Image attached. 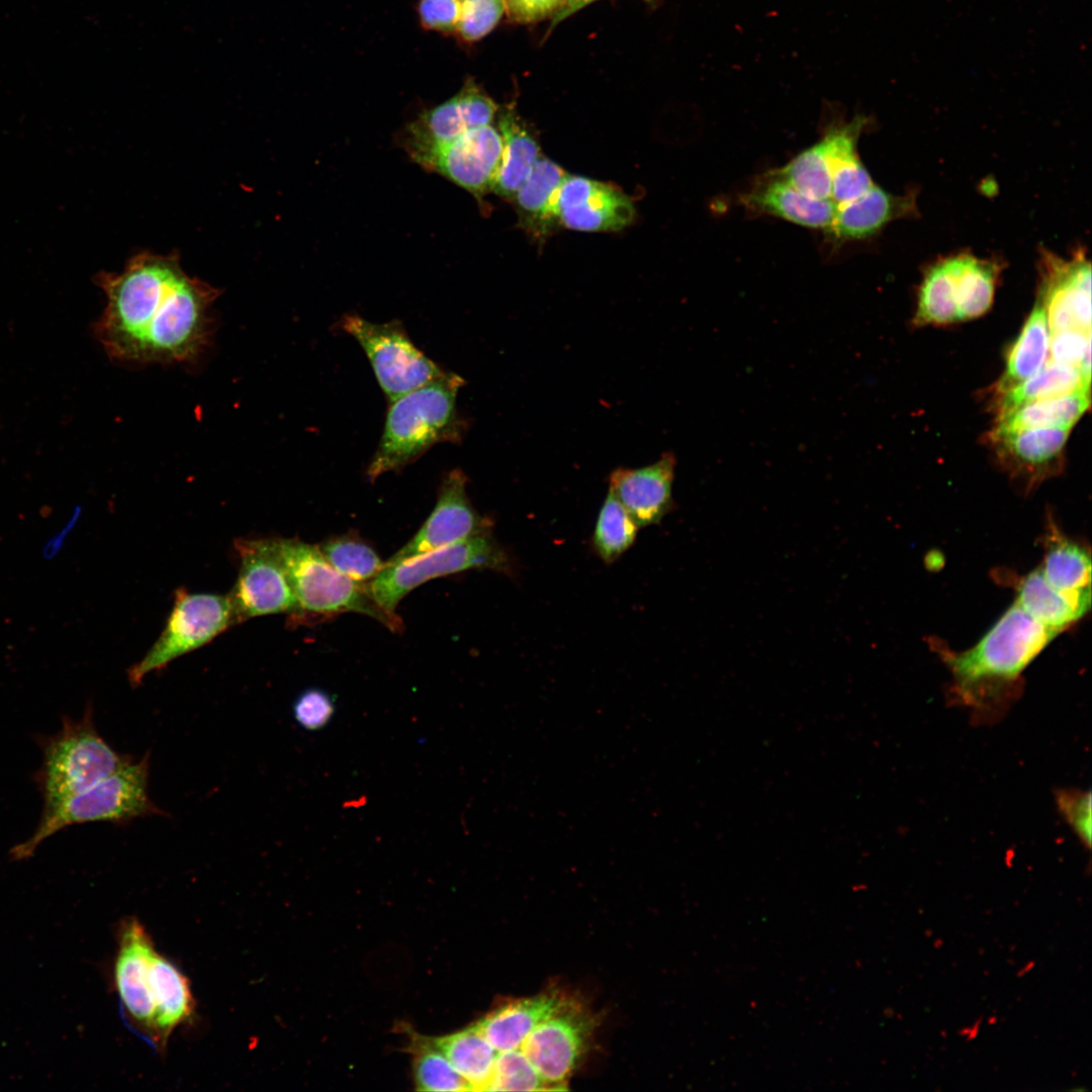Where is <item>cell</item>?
<instances>
[{
  "label": "cell",
  "mask_w": 1092,
  "mask_h": 1092,
  "mask_svg": "<svg viewBox=\"0 0 1092 1092\" xmlns=\"http://www.w3.org/2000/svg\"><path fill=\"white\" fill-rule=\"evenodd\" d=\"M96 281L106 296L96 333L113 359L185 361L205 347L219 291L189 276L176 254L139 253L121 272L100 273Z\"/></svg>",
  "instance_id": "obj_1"
},
{
  "label": "cell",
  "mask_w": 1092,
  "mask_h": 1092,
  "mask_svg": "<svg viewBox=\"0 0 1092 1092\" xmlns=\"http://www.w3.org/2000/svg\"><path fill=\"white\" fill-rule=\"evenodd\" d=\"M1056 636L1013 603L973 647L941 650L956 696L978 708L1002 700Z\"/></svg>",
  "instance_id": "obj_2"
},
{
  "label": "cell",
  "mask_w": 1092,
  "mask_h": 1092,
  "mask_svg": "<svg viewBox=\"0 0 1092 1092\" xmlns=\"http://www.w3.org/2000/svg\"><path fill=\"white\" fill-rule=\"evenodd\" d=\"M463 384V378L446 372L389 402L380 442L367 467L370 482L415 462L434 445L461 442L465 423L456 399Z\"/></svg>",
  "instance_id": "obj_3"
},
{
  "label": "cell",
  "mask_w": 1092,
  "mask_h": 1092,
  "mask_svg": "<svg viewBox=\"0 0 1092 1092\" xmlns=\"http://www.w3.org/2000/svg\"><path fill=\"white\" fill-rule=\"evenodd\" d=\"M150 753L132 760L89 789L43 805L32 834L10 850L16 859L33 855L38 846L59 831L77 824L108 822L124 825L144 817L169 816L149 795Z\"/></svg>",
  "instance_id": "obj_4"
},
{
  "label": "cell",
  "mask_w": 1092,
  "mask_h": 1092,
  "mask_svg": "<svg viewBox=\"0 0 1092 1092\" xmlns=\"http://www.w3.org/2000/svg\"><path fill=\"white\" fill-rule=\"evenodd\" d=\"M35 739L41 763L33 781L43 805L81 793L133 760L113 749L99 734L91 703L81 718L64 716L58 732Z\"/></svg>",
  "instance_id": "obj_5"
},
{
  "label": "cell",
  "mask_w": 1092,
  "mask_h": 1092,
  "mask_svg": "<svg viewBox=\"0 0 1092 1092\" xmlns=\"http://www.w3.org/2000/svg\"><path fill=\"white\" fill-rule=\"evenodd\" d=\"M300 613L334 615L354 612L373 618L393 632L403 626L397 616L384 612L359 582L335 569L317 545L299 539L272 538Z\"/></svg>",
  "instance_id": "obj_6"
},
{
  "label": "cell",
  "mask_w": 1092,
  "mask_h": 1092,
  "mask_svg": "<svg viewBox=\"0 0 1092 1092\" xmlns=\"http://www.w3.org/2000/svg\"><path fill=\"white\" fill-rule=\"evenodd\" d=\"M483 569L512 575L514 560L491 532L478 534L411 559L386 565L368 583L369 593L387 614L397 616L399 602L433 578Z\"/></svg>",
  "instance_id": "obj_7"
},
{
  "label": "cell",
  "mask_w": 1092,
  "mask_h": 1092,
  "mask_svg": "<svg viewBox=\"0 0 1092 1092\" xmlns=\"http://www.w3.org/2000/svg\"><path fill=\"white\" fill-rule=\"evenodd\" d=\"M236 624L229 596L175 592L174 604L165 627L153 646L127 671L132 687L151 672L166 667L178 657L209 643Z\"/></svg>",
  "instance_id": "obj_8"
},
{
  "label": "cell",
  "mask_w": 1092,
  "mask_h": 1092,
  "mask_svg": "<svg viewBox=\"0 0 1092 1092\" xmlns=\"http://www.w3.org/2000/svg\"><path fill=\"white\" fill-rule=\"evenodd\" d=\"M340 326L364 350L389 402L446 373L415 346L397 321L376 324L349 314Z\"/></svg>",
  "instance_id": "obj_9"
},
{
  "label": "cell",
  "mask_w": 1092,
  "mask_h": 1092,
  "mask_svg": "<svg viewBox=\"0 0 1092 1092\" xmlns=\"http://www.w3.org/2000/svg\"><path fill=\"white\" fill-rule=\"evenodd\" d=\"M234 546L240 568L228 596L236 623L266 615L301 614L272 538H241Z\"/></svg>",
  "instance_id": "obj_10"
},
{
  "label": "cell",
  "mask_w": 1092,
  "mask_h": 1092,
  "mask_svg": "<svg viewBox=\"0 0 1092 1092\" xmlns=\"http://www.w3.org/2000/svg\"><path fill=\"white\" fill-rule=\"evenodd\" d=\"M594 1028L590 1015L566 999L525 1038L519 1049L551 1087L561 1090ZM565 1087V1086H564Z\"/></svg>",
  "instance_id": "obj_11"
},
{
  "label": "cell",
  "mask_w": 1092,
  "mask_h": 1092,
  "mask_svg": "<svg viewBox=\"0 0 1092 1092\" xmlns=\"http://www.w3.org/2000/svg\"><path fill=\"white\" fill-rule=\"evenodd\" d=\"M497 112L495 102L474 81L444 103L424 112L405 130V148L423 164L439 149L465 132L491 124Z\"/></svg>",
  "instance_id": "obj_12"
},
{
  "label": "cell",
  "mask_w": 1092,
  "mask_h": 1092,
  "mask_svg": "<svg viewBox=\"0 0 1092 1092\" xmlns=\"http://www.w3.org/2000/svg\"><path fill=\"white\" fill-rule=\"evenodd\" d=\"M466 483V475L460 469L451 470L445 476L431 515L416 535L385 561V566L491 532L492 521L474 509L467 495Z\"/></svg>",
  "instance_id": "obj_13"
},
{
  "label": "cell",
  "mask_w": 1092,
  "mask_h": 1092,
  "mask_svg": "<svg viewBox=\"0 0 1092 1092\" xmlns=\"http://www.w3.org/2000/svg\"><path fill=\"white\" fill-rule=\"evenodd\" d=\"M1038 292L1050 334L1091 331V264L1083 251L1066 260L1043 250Z\"/></svg>",
  "instance_id": "obj_14"
},
{
  "label": "cell",
  "mask_w": 1092,
  "mask_h": 1092,
  "mask_svg": "<svg viewBox=\"0 0 1092 1092\" xmlns=\"http://www.w3.org/2000/svg\"><path fill=\"white\" fill-rule=\"evenodd\" d=\"M561 226L579 232H617L635 219L631 198L615 185L566 174L558 192Z\"/></svg>",
  "instance_id": "obj_15"
},
{
  "label": "cell",
  "mask_w": 1092,
  "mask_h": 1092,
  "mask_svg": "<svg viewBox=\"0 0 1092 1092\" xmlns=\"http://www.w3.org/2000/svg\"><path fill=\"white\" fill-rule=\"evenodd\" d=\"M503 153L502 135L488 124L473 128L439 149L422 166L481 198L492 189Z\"/></svg>",
  "instance_id": "obj_16"
},
{
  "label": "cell",
  "mask_w": 1092,
  "mask_h": 1092,
  "mask_svg": "<svg viewBox=\"0 0 1092 1092\" xmlns=\"http://www.w3.org/2000/svg\"><path fill=\"white\" fill-rule=\"evenodd\" d=\"M154 943L144 925L135 918L122 922L114 962V985L121 1007L138 1026L155 1036L156 1009L149 964Z\"/></svg>",
  "instance_id": "obj_17"
},
{
  "label": "cell",
  "mask_w": 1092,
  "mask_h": 1092,
  "mask_svg": "<svg viewBox=\"0 0 1092 1092\" xmlns=\"http://www.w3.org/2000/svg\"><path fill=\"white\" fill-rule=\"evenodd\" d=\"M675 458L663 454L640 468H617L609 476V490L640 527L657 525L672 511Z\"/></svg>",
  "instance_id": "obj_18"
},
{
  "label": "cell",
  "mask_w": 1092,
  "mask_h": 1092,
  "mask_svg": "<svg viewBox=\"0 0 1092 1092\" xmlns=\"http://www.w3.org/2000/svg\"><path fill=\"white\" fill-rule=\"evenodd\" d=\"M1070 428H1033L992 433L1000 458L1026 489L1057 470Z\"/></svg>",
  "instance_id": "obj_19"
},
{
  "label": "cell",
  "mask_w": 1092,
  "mask_h": 1092,
  "mask_svg": "<svg viewBox=\"0 0 1092 1092\" xmlns=\"http://www.w3.org/2000/svg\"><path fill=\"white\" fill-rule=\"evenodd\" d=\"M740 202L751 211L826 233L837 208L832 199L810 197L772 171L745 191Z\"/></svg>",
  "instance_id": "obj_20"
},
{
  "label": "cell",
  "mask_w": 1092,
  "mask_h": 1092,
  "mask_svg": "<svg viewBox=\"0 0 1092 1092\" xmlns=\"http://www.w3.org/2000/svg\"><path fill=\"white\" fill-rule=\"evenodd\" d=\"M917 211L915 195H895L873 185L860 196L837 204L827 234L837 244L860 241L877 235L889 222L909 217Z\"/></svg>",
  "instance_id": "obj_21"
},
{
  "label": "cell",
  "mask_w": 1092,
  "mask_h": 1092,
  "mask_svg": "<svg viewBox=\"0 0 1092 1092\" xmlns=\"http://www.w3.org/2000/svg\"><path fill=\"white\" fill-rule=\"evenodd\" d=\"M566 174L558 164L542 156L512 198L519 225L538 243L561 226L558 192Z\"/></svg>",
  "instance_id": "obj_22"
},
{
  "label": "cell",
  "mask_w": 1092,
  "mask_h": 1092,
  "mask_svg": "<svg viewBox=\"0 0 1092 1092\" xmlns=\"http://www.w3.org/2000/svg\"><path fill=\"white\" fill-rule=\"evenodd\" d=\"M866 124L864 117L856 116L849 122L828 128L822 136L831 176V199L836 204L860 196L875 184L857 152V142Z\"/></svg>",
  "instance_id": "obj_23"
},
{
  "label": "cell",
  "mask_w": 1092,
  "mask_h": 1092,
  "mask_svg": "<svg viewBox=\"0 0 1092 1092\" xmlns=\"http://www.w3.org/2000/svg\"><path fill=\"white\" fill-rule=\"evenodd\" d=\"M1043 560L1039 566L1045 579L1057 589L1091 607V556L1082 544L1067 537L1050 520L1043 538Z\"/></svg>",
  "instance_id": "obj_24"
},
{
  "label": "cell",
  "mask_w": 1092,
  "mask_h": 1092,
  "mask_svg": "<svg viewBox=\"0 0 1092 1092\" xmlns=\"http://www.w3.org/2000/svg\"><path fill=\"white\" fill-rule=\"evenodd\" d=\"M564 999L557 993H547L511 1001L489 1012L476 1026L497 1053L517 1050Z\"/></svg>",
  "instance_id": "obj_25"
},
{
  "label": "cell",
  "mask_w": 1092,
  "mask_h": 1092,
  "mask_svg": "<svg viewBox=\"0 0 1092 1092\" xmlns=\"http://www.w3.org/2000/svg\"><path fill=\"white\" fill-rule=\"evenodd\" d=\"M149 979L155 1003V1042L165 1045L171 1032L191 1019L195 1002L183 973L154 949L150 958Z\"/></svg>",
  "instance_id": "obj_26"
},
{
  "label": "cell",
  "mask_w": 1092,
  "mask_h": 1092,
  "mask_svg": "<svg viewBox=\"0 0 1092 1092\" xmlns=\"http://www.w3.org/2000/svg\"><path fill=\"white\" fill-rule=\"evenodd\" d=\"M497 129L504 153L491 191L512 199L542 155L537 140L513 109L508 108L499 115Z\"/></svg>",
  "instance_id": "obj_27"
},
{
  "label": "cell",
  "mask_w": 1092,
  "mask_h": 1092,
  "mask_svg": "<svg viewBox=\"0 0 1092 1092\" xmlns=\"http://www.w3.org/2000/svg\"><path fill=\"white\" fill-rule=\"evenodd\" d=\"M1015 589L1014 603L1057 635L1075 624L1090 609L1054 587L1039 566L1022 576Z\"/></svg>",
  "instance_id": "obj_28"
},
{
  "label": "cell",
  "mask_w": 1092,
  "mask_h": 1092,
  "mask_svg": "<svg viewBox=\"0 0 1092 1092\" xmlns=\"http://www.w3.org/2000/svg\"><path fill=\"white\" fill-rule=\"evenodd\" d=\"M1050 331L1044 307L1037 295L1035 305L1011 347L998 391H1006L1034 375L1049 354Z\"/></svg>",
  "instance_id": "obj_29"
},
{
  "label": "cell",
  "mask_w": 1092,
  "mask_h": 1092,
  "mask_svg": "<svg viewBox=\"0 0 1092 1092\" xmlns=\"http://www.w3.org/2000/svg\"><path fill=\"white\" fill-rule=\"evenodd\" d=\"M1090 405V392L1031 401L998 415L994 432L1033 428H1072Z\"/></svg>",
  "instance_id": "obj_30"
},
{
  "label": "cell",
  "mask_w": 1092,
  "mask_h": 1092,
  "mask_svg": "<svg viewBox=\"0 0 1092 1092\" xmlns=\"http://www.w3.org/2000/svg\"><path fill=\"white\" fill-rule=\"evenodd\" d=\"M1090 384L1091 377L1086 376L1079 368L1048 360L1043 368L1041 367L1034 375L1000 392L999 414L1031 401L1077 392H1090Z\"/></svg>",
  "instance_id": "obj_31"
},
{
  "label": "cell",
  "mask_w": 1092,
  "mask_h": 1092,
  "mask_svg": "<svg viewBox=\"0 0 1092 1092\" xmlns=\"http://www.w3.org/2000/svg\"><path fill=\"white\" fill-rule=\"evenodd\" d=\"M433 1043L446 1056L471 1090H486L498 1053L476 1024L436 1038Z\"/></svg>",
  "instance_id": "obj_32"
},
{
  "label": "cell",
  "mask_w": 1092,
  "mask_h": 1092,
  "mask_svg": "<svg viewBox=\"0 0 1092 1092\" xmlns=\"http://www.w3.org/2000/svg\"><path fill=\"white\" fill-rule=\"evenodd\" d=\"M917 324L959 322V291L954 255L940 259L924 273L918 293Z\"/></svg>",
  "instance_id": "obj_33"
},
{
  "label": "cell",
  "mask_w": 1092,
  "mask_h": 1092,
  "mask_svg": "<svg viewBox=\"0 0 1092 1092\" xmlns=\"http://www.w3.org/2000/svg\"><path fill=\"white\" fill-rule=\"evenodd\" d=\"M959 321L979 317L991 307L1001 266L968 253L956 255Z\"/></svg>",
  "instance_id": "obj_34"
},
{
  "label": "cell",
  "mask_w": 1092,
  "mask_h": 1092,
  "mask_svg": "<svg viewBox=\"0 0 1092 1092\" xmlns=\"http://www.w3.org/2000/svg\"><path fill=\"white\" fill-rule=\"evenodd\" d=\"M638 530L633 518L608 490L592 537L597 556L606 564L616 562L634 544Z\"/></svg>",
  "instance_id": "obj_35"
},
{
  "label": "cell",
  "mask_w": 1092,
  "mask_h": 1092,
  "mask_svg": "<svg viewBox=\"0 0 1092 1092\" xmlns=\"http://www.w3.org/2000/svg\"><path fill=\"white\" fill-rule=\"evenodd\" d=\"M317 547L335 569L359 582L371 581L385 566L376 551L356 534L331 537Z\"/></svg>",
  "instance_id": "obj_36"
},
{
  "label": "cell",
  "mask_w": 1092,
  "mask_h": 1092,
  "mask_svg": "<svg viewBox=\"0 0 1092 1092\" xmlns=\"http://www.w3.org/2000/svg\"><path fill=\"white\" fill-rule=\"evenodd\" d=\"M772 172L810 197L831 199V176L822 138Z\"/></svg>",
  "instance_id": "obj_37"
},
{
  "label": "cell",
  "mask_w": 1092,
  "mask_h": 1092,
  "mask_svg": "<svg viewBox=\"0 0 1092 1092\" xmlns=\"http://www.w3.org/2000/svg\"><path fill=\"white\" fill-rule=\"evenodd\" d=\"M415 1080L422 1091H468L469 1084L434 1044H423L414 1063Z\"/></svg>",
  "instance_id": "obj_38"
},
{
  "label": "cell",
  "mask_w": 1092,
  "mask_h": 1092,
  "mask_svg": "<svg viewBox=\"0 0 1092 1092\" xmlns=\"http://www.w3.org/2000/svg\"><path fill=\"white\" fill-rule=\"evenodd\" d=\"M488 1091L551 1090L521 1049L498 1053Z\"/></svg>",
  "instance_id": "obj_39"
},
{
  "label": "cell",
  "mask_w": 1092,
  "mask_h": 1092,
  "mask_svg": "<svg viewBox=\"0 0 1092 1092\" xmlns=\"http://www.w3.org/2000/svg\"><path fill=\"white\" fill-rule=\"evenodd\" d=\"M504 14V0H461L455 33L464 41L478 40L495 27Z\"/></svg>",
  "instance_id": "obj_40"
},
{
  "label": "cell",
  "mask_w": 1092,
  "mask_h": 1092,
  "mask_svg": "<svg viewBox=\"0 0 1092 1092\" xmlns=\"http://www.w3.org/2000/svg\"><path fill=\"white\" fill-rule=\"evenodd\" d=\"M1049 361L1079 368L1091 377V331L1067 330L1050 334Z\"/></svg>",
  "instance_id": "obj_41"
},
{
  "label": "cell",
  "mask_w": 1092,
  "mask_h": 1092,
  "mask_svg": "<svg viewBox=\"0 0 1092 1092\" xmlns=\"http://www.w3.org/2000/svg\"><path fill=\"white\" fill-rule=\"evenodd\" d=\"M335 712L333 698L316 688L303 691L295 699L292 713L295 721L302 728L315 731L324 728Z\"/></svg>",
  "instance_id": "obj_42"
},
{
  "label": "cell",
  "mask_w": 1092,
  "mask_h": 1092,
  "mask_svg": "<svg viewBox=\"0 0 1092 1092\" xmlns=\"http://www.w3.org/2000/svg\"><path fill=\"white\" fill-rule=\"evenodd\" d=\"M1058 808L1079 839L1091 844V793L1081 790H1062L1057 793Z\"/></svg>",
  "instance_id": "obj_43"
},
{
  "label": "cell",
  "mask_w": 1092,
  "mask_h": 1092,
  "mask_svg": "<svg viewBox=\"0 0 1092 1092\" xmlns=\"http://www.w3.org/2000/svg\"><path fill=\"white\" fill-rule=\"evenodd\" d=\"M422 25L439 32H455L461 0H421L418 7Z\"/></svg>",
  "instance_id": "obj_44"
},
{
  "label": "cell",
  "mask_w": 1092,
  "mask_h": 1092,
  "mask_svg": "<svg viewBox=\"0 0 1092 1092\" xmlns=\"http://www.w3.org/2000/svg\"><path fill=\"white\" fill-rule=\"evenodd\" d=\"M566 0H504L508 19L516 23H532L554 16Z\"/></svg>",
  "instance_id": "obj_45"
},
{
  "label": "cell",
  "mask_w": 1092,
  "mask_h": 1092,
  "mask_svg": "<svg viewBox=\"0 0 1092 1092\" xmlns=\"http://www.w3.org/2000/svg\"><path fill=\"white\" fill-rule=\"evenodd\" d=\"M596 0H566L561 9L553 16L551 27H554L562 20L566 19L573 13L582 9L586 5L593 3Z\"/></svg>",
  "instance_id": "obj_46"
}]
</instances>
